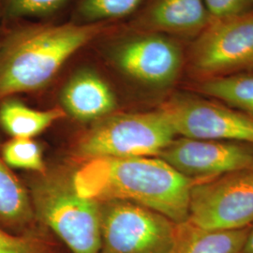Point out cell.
Here are the masks:
<instances>
[{
  "instance_id": "obj_3",
  "label": "cell",
  "mask_w": 253,
  "mask_h": 253,
  "mask_svg": "<svg viewBox=\"0 0 253 253\" xmlns=\"http://www.w3.org/2000/svg\"><path fill=\"white\" fill-rule=\"evenodd\" d=\"M188 42L116 23L88 48L100 62L138 88L171 95L185 73Z\"/></svg>"
},
{
  "instance_id": "obj_6",
  "label": "cell",
  "mask_w": 253,
  "mask_h": 253,
  "mask_svg": "<svg viewBox=\"0 0 253 253\" xmlns=\"http://www.w3.org/2000/svg\"><path fill=\"white\" fill-rule=\"evenodd\" d=\"M253 72V9L212 20L188 42L185 73L191 80Z\"/></svg>"
},
{
  "instance_id": "obj_22",
  "label": "cell",
  "mask_w": 253,
  "mask_h": 253,
  "mask_svg": "<svg viewBox=\"0 0 253 253\" xmlns=\"http://www.w3.org/2000/svg\"><path fill=\"white\" fill-rule=\"evenodd\" d=\"M241 253H253V224L249 228Z\"/></svg>"
},
{
  "instance_id": "obj_4",
  "label": "cell",
  "mask_w": 253,
  "mask_h": 253,
  "mask_svg": "<svg viewBox=\"0 0 253 253\" xmlns=\"http://www.w3.org/2000/svg\"><path fill=\"white\" fill-rule=\"evenodd\" d=\"M177 135L163 110L116 112L95 121L76 148L86 161L97 158L159 156Z\"/></svg>"
},
{
  "instance_id": "obj_14",
  "label": "cell",
  "mask_w": 253,
  "mask_h": 253,
  "mask_svg": "<svg viewBox=\"0 0 253 253\" xmlns=\"http://www.w3.org/2000/svg\"><path fill=\"white\" fill-rule=\"evenodd\" d=\"M253 118V72L191 80L190 89Z\"/></svg>"
},
{
  "instance_id": "obj_8",
  "label": "cell",
  "mask_w": 253,
  "mask_h": 253,
  "mask_svg": "<svg viewBox=\"0 0 253 253\" xmlns=\"http://www.w3.org/2000/svg\"><path fill=\"white\" fill-rule=\"evenodd\" d=\"M209 231H235L253 224V170L195 181L190 188L188 220Z\"/></svg>"
},
{
  "instance_id": "obj_2",
  "label": "cell",
  "mask_w": 253,
  "mask_h": 253,
  "mask_svg": "<svg viewBox=\"0 0 253 253\" xmlns=\"http://www.w3.org/2000/svg\"><path fill=\"white\" fill-rule=\"evenodd\" d=\"M194 182L160 158L148 157L93 159L73 176L75 190L85 198L98 203L130 202L161 213L176 224L188 220Z\"/></svg>"
},
{
  "instance_id": "obj_19",
  "label": "cell",
  "mask_w": 253,
  "mask_h": 253,
  "mask_svg": "<svg viewBox=\"0 0 253 253\" xmlns=\"http://www.w3.org/2000/svg\"><path fill=\"white\" fill-rule=\"evenodd\" d=\"M1 158L10 167L45 172L41 147L32 138H12L2 146Z\"/></svg>"
},
{
  "instance_id": "obj_7",
  "label": "cell",
  "mask_w": 253,
  "mask_h": 253,
  "mask_svg": "<svg viewBox=\"0 0 253 253\" xmlns=\"http://www.w3.org/2000/svg\"><path fill=\"white\" fill-rule=\"evenodd\" d=\"M100 204V253H170L177 224L152 209L126 201Z\"/></svg>"
},
{
  "instance_id": "obj_15",
  "label": "cell",
  "mask_w": 253,
  "mask_h": 253,
  "mask_svg": "<svg viewBox=\"0 0 253 253\" xmlns=\"http://www.w3.org/2000/svg\"><path fill=\"white\" fill-rule=\"evenodd\" d=\"M66 116L60 107L37 110L12 97L0 100V125L13 138H33Z\"/></svg>"
},
{
  "instance_id": "obj_21",
  "label": "cell",
  "mask_w": 253,
  "mask_h": 253,
  "mask_svg": "<svg viewBox=\"0 0 253 253\" xmlns=\"http://www.w3.org/2000/svg\"><path fill=\"white\" fill-rule=\"evenodd\" d=\"M213 20L229 18L253 9V0H204Z\"/></svg>"
},
{
  "instance_id": "obj_13",
  "label": "cell",
  "mask_w": 253,
  "mask_h": 253,
  "mask_svg": "<svg viewBox=\"0 0 253 253\" xmlns=\"http://www.w3.org/2000/svg\"><path fill=\"white\" fill-rule=\"evenodd\" d=\"M249 228L209 231L185 221L177 224L170 253H241Z\"/></svg>"
},
{
  "instance_id": "obj_18",
  "label": "cell",
  "mask_w": 253,
  "mask_h": 253,
  "mask_svg": "<svg viewBox=\"0 0 253 253\" xmlns=\"http://www.w3.org/2000/svg\"><path fill=\"white\" fill-rule=\"evenodd\" d=\"M73 0H0V22L10 20L56 21Z\"/></svg>"
},
{
  "instance_id": "obj_5",
  "label": "cell",
  "mask_w": 253,
  "mask_h": 253,
  "mask_svg": "<svg viewBox=\"0 0 253 253\" xmlns=\"http://www.w3.org/2000/svg\"><path fill=\"white\" fill-rule=\"evenodd\" d=\"M34 208L42 220L73 253H100V204L78 193L72 181L52 176L33 190Z\"/></svg>"
},
{
  "instance_id": "obj_16",
  "label": "cell",
  "mask_w": 253,
  "mask_h": 253,
  "mask_svg": "<svg viewBox=\"0 0 253 253\" xmlns=\"http://www.w3.org/2000/svg\"><path fill=\"white\" fill-rule=\"evenodd\" d=\"M27 190L0 157V227L20 229L33 216Z\"/></svg>"
},
{
  "instance_id": "obj_11",
  "label": "cell",
  "mask_w": 253,
  "mask_h": 253,
  "mask_svg": "<svg viewBox=\"0 0 253 253\" xmlns=\"http://www.w3.org/2000/svg\"><path fill=\"white\" fill-rule=\"evenodd\" d=\"M212 20L204 0H145L124 23L137 30L190 42Z\"/></svg>"
},
{
  "instance_id": "obj_12",
  "label": "cell",
  "mask_w": 253,
  "mask_h": 253,
  "mask_svg": "<svg viewBox=\"0 0 253 253\" xmlns=\"http://www.w3.org/2000/svg\"><path fill=\"white\" fill-rule=\"evenodd\" d=\"M66 115L79 121H97L116 113L118 97L102 73L91 62L78 65L60 91Z\"/></svg>"
},
{
  "instance_id": "obj_23",
  "label": "cell",
  "mask_w": 253,
  "mask_h": 253,
  "mask_svg": "<svg viewBox=\"0 0 253 253\" xmlns=\"http://www.w3.org/2000/svg\"><path fill=\"white\" fill-rule=\"evenodd\" d=\"M252 170H253V168H252Z\"/></svg>"
},
{
  "instance_id": "obj_10",
  "label": "cell",
  "mask_w": 253,
  "mask_h": 253,
  "mask_svg": "<svg viewBox=\"0 0 253 253\" xmlns=\"http://www.w3.org/2000/svg\"><path fill=\"white\" fill-rule=\"evenodd\" d=\"M158 157L184 176L202 181L252 169L253 145L183 137L174 139Z\"/></svg>"
},
{
  "instance_id": "obj_1",
  "label": "cell",
  "mask_w": 253,
  "mask_h": 253,
  "mask_svg": "<svg viewBox=\"0 0 253 253\" xmlns=\"http://www.w3.org/2000/svg\"><path fill=\"white\" fill-rule=\"evenodd\" d=\"M114 24L24 19L0 22V100L45 87Z\"/></svg>"
},
{
  "instance_id": "obj_9",
  "label": "cell",
  "mask_w": 253,
  "mask_h": 253,
  "mask_svg": "<svg viewBox=\"0 0 253 253\" xmlns=\"http://www.w3.org/2000/svg\"><path fill=\"white\" fill-rule=\"evenodd\" d=\"M176 134L253 145V118L190 90L174 91L159 105Z\"/></svg>"
},
{
  "instance_id": "obj_17",
  "label": "cell",
  "mask_w": 253,
  "mask_h": 253,
  "mask_svg": "<svg viewBox=\"0 0 253 253\" xmlns=\"http://www.w3.org/2000/svg\"><path fill=\"white\" fill-rule=\"evenodd\" d=\"M145 0H73L69 21L92 25L122 23L130 18Z\"/></svg>"
},
{
  "instance_id": "obj_20",
  "label": "cell",
  "mask_w": 253,
  "mask_h": 253,
  "mask_svg": "<svg viewBox=\"0 0 253 253\" xmlns=\"http://www.w3.org/2000/svg\"><path fill=\"white\" fill-rule=\"evenodd\" d=\"M0 253H43V248L33 236L11 235L0 227Z\"/></svg>"
}]
</instances>
